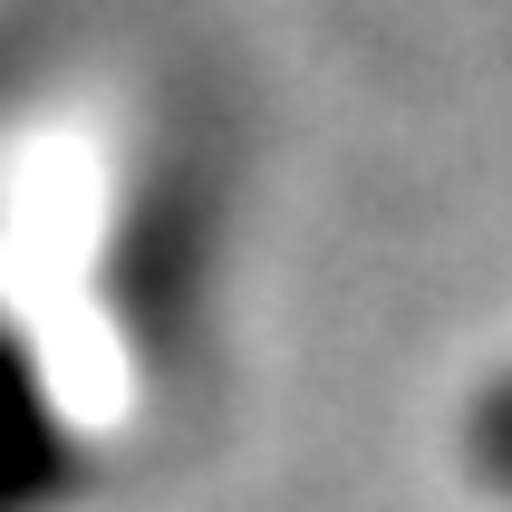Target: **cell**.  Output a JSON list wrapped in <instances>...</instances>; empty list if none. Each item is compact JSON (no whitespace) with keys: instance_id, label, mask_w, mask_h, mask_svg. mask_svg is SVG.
<instances>
[{"instance_id":"1","label":"cell","mask_w":512,"mask_h":512,"mask_svg":"<svg viewBox=\"0 0 512 512\" xmlns=\"http://www.w3.org/2000/svg\"><path fill=\"white\" fill-rule=\"evenodd\" d=\"M78 474V445L49 406V377L20 348V329L0 319V512H49Z\"/></svg>"}]
</instances>
